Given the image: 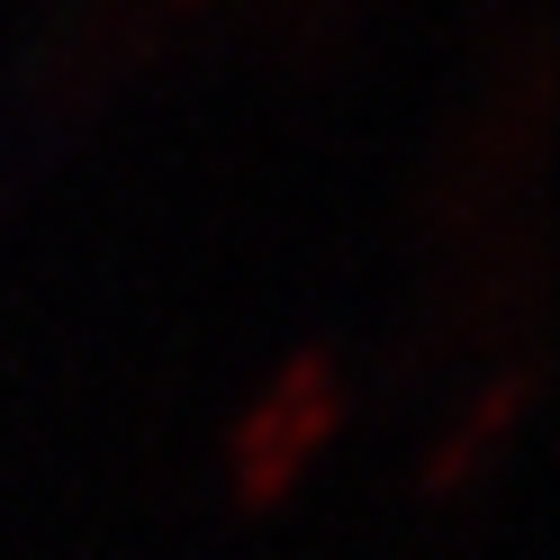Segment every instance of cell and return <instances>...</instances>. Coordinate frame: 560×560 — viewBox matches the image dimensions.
I'll list each match as a JSON object with an SVG mask.
<instances>
[{
  "label": "cell",
  "instance_id": "6da1fadb",
  "mask_svg": "<svg viewBox=\"0 0 560 560\" xmlns=\"http://www.w3.org/2000/svg\"><path fill=\"white\" fill-rule=\"evenodd\" d=\"M343 416H353V407H343V362L326 353V343H299V353L262 380V398L235 416V434H226L235 506H244V515H271V506L335 452Z\"/></svg>",
  "mask_w": 560,
  "mask_h": 560
},
{
  "label": "cell",
  "instance_id": "7a4b0ae2",
  "mask_svg": "<svg viewBox=\"0 0 560 560\" xmlns=\"http://www.w3.org/2000/svg\"><path fill=\"white\" fill-rule=\"evenodd\" d=\"M534 389H542V371L534 362H515V371H498L488 389L462 407V425H443L434 434V452H425V470H416V488L443 506V498H470V488L506 462V443H515V425H524V407H534Z\"/></svg>",
  "mask_w": 560,
  "mask_h": 560
},
{
  "label": "cell",
  "instance_id": "3957f363",
  "mask_svg": "<svg viewBox=\"0 0 560 560\" xmlns=\"http://www.w3.org/2000/svg\"><path fill=\"white\" fill-rule=\"evenodd\" d=\"M163 10H199V0H163Z\"/></svg>",
  "mask_w": 560,
  "mask_h": 560
}]
</instances>
